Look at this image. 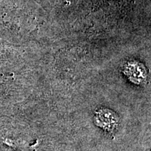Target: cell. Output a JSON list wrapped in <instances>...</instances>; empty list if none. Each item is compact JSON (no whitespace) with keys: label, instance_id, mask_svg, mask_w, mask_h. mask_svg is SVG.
Returning a JSON list of instances; mask_svg holds the SVG:
<instances>
[{"label":"cell","instance_id":"cell-1","mask_svg":"<svg viewBox=\"0 0 151 151\" xmlns=\"http://www.w3.org/2000/svg\"><path fill=\"white\" fill-rule=\"evenodd\" d=\"M94 122L99 127L108 131L116 129L118 123V117L116 113L109 109L102 108L96 111Z\"/></svg>","mask_w":151,"mask_h":151},{"label":"cell","instance_id":"cell-2","mask_svg":"<svg viewBox=\"0 0 151 151\" xmlns=\"http://www.w3.org/2000/svg\"><path fill=\"white\" fill-rule=\"evenodd\" d=\"M125 74L132 82L139 83L146 79V71L143 65L132 62L128 64L125 67Z\"/></svg>","mask_w":151,"mask_h":151}]
</instances>
